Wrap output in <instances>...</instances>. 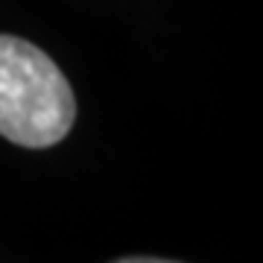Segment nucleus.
Listing matches in <instances>:
<instances>
[{"label":"nucleus","instance_id":"f257e3e1","mask_svg":"<svg viewBox=\"0 0 263 263\" xmlns=\"http://www.w3.org/2000/svg\"><path fill=\"white\" fill-rule=\"evenodd\" d=\"M76 100L56 62L24 38L0 35V135L44 149L73 129Z\"/></svg>","mask_w":263,"mask_h":263},{"label":"nucleus","instance_id":"f03ea898","mask_svg":"<svg viewBox=\"0 0 263 263\" xmlns=\"http://www.w3.org/2000/svg\"><path fill=\"white\" fill-rule=\"evenodd\" d=\"M114 263H179V260H161V257H120Z\"/></svg>","mask_w":263,"mask_h":263}]
</instances>
